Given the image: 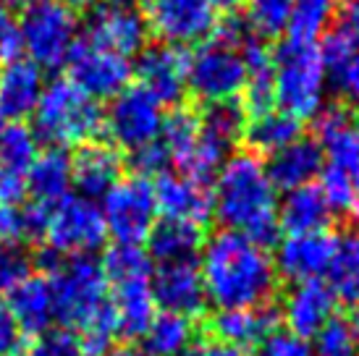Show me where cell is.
<instances>
[{
	"mask_svg": "<svg viewBox=\"0 0 359 356\" xmlns=\"http://www.w3.org/2000/svg\"><path fill=\"white\" fill-rule=\"evenodd\" d=\"M42 262L48 265L55 322L79 333L84 356H100L108 351L110 341L118 333L110 312V283L100 259L92 254L58 257L50 252Z\"/></svg>",
	"mask_w": 359,
	"mask_h": 356,
	"instance_id": "6da1fadb",
	"label": "cell"
},
{
	"mask_svg": "<svg viewBox=\"0 0 359 356\" xmlns=\"http://www.w3.org/2000/svg\"><path fill=\"white\" fill-rule=\"evenodd\" d=\"M200 275L205 299L218 312L268 307L278 280L268 247L233 231H218L205 241Z\"/></svg>",
	"mask_w": 359,
	"mask_h": 356,
	"instance_id": "7a4b0ae2",
	"label": "cell"
},
{
	"mask_svg": "<svg viewBox=\"0 0 359 356\" xmlns=\"http://www.w3.org/2000/svg\"><path fill=\"white\" fill-rule=\"evenodd\" d=\"M212 215L223 231L268 247L278 236V191L273 189L257 155L239 152L220 165L212 181Z\"/></svg>",
	"mask_w": 359,
	"mask_h": 356,
	"instance_id": "3957f363",
	"label": "cell"
},
{
	"mask_svg": "<svg viewBox=\"0 0 359 356\" xmlns=\"http://www.w3.org/2000/svg\"><path fill=\"white\" fill-rule=\"evenodd\" d=\"M315 142L323 149L320 184L330 212H359V116L346 102H333L315 113Z\"/></svg>",
	"mask_w": 359,
	"mask_h": 356,
	"instance_id": "277c9868",
	"label": "cell"
},
{
	"mask_svg": "<svg viewBox=\"0 0 359 356\" xmlns=\"http://www.w3.org/2000/svg\"><path fill=\"white\" fill-rule=\"evenodd\" d=\"M32 131L55 149L81 147L105 131V108L69 79H55L42 89Z\"/></svg>",
	"mask_w": 359,
	"mask_h": 356,
	"instance_id": "5b68a950",
	"label": "cell"
},
{
	"mask_svg": "<svg viewBox=\"0 0 359 356\" xmlns=\"http://www.w3.org/2000/svg\"><path fill=\"white\" fill-rule=\"evenodd\" d=\"M273 55V84L276 108L294 118H309L320 110L325 87V63L318 42L283 40L270 50Z\"/></svg>",
	"mask_w": 359,
	"mask_h": 356,
	"instance_id": "8992f818",
	"label": "cell"
},
{
	"mask_svg": "<svg viewBox=\"0 0 359 356\" xmlns=\"http://www.w3.org/2000/svg\"><path fill=\"white\" fill-rule=\"evenodd\" d=\"M21 48L37 69H58L76 42V13L60 0H32L19 19Z\"/></svg>",
	"mask_w": 359,
	"mask_h": 356,
	"instance_id": "52a82bcc",
	"label": "cell"
},
{
	"mask_svg": "<svg viewBox=\"0 0 359 356\" xmlns=\"http://www.w3.org/2000/svg\"><path fill=\"white\" fill-rule=\"evenodd\" d=\"M247 81V63L239 50L208 37L189 53L187 89L200 105L236 100Z\"/></svg>",
	"mask_w": 359,
	"mask_h": 356,
	"instance_id": "ba28073f",
	"label": "cell"
},
{
	"mask_svg": "<svg viewBox=\"0 0 359 356\" xmlns=\"http://www.w3.org/2000/svg\"><path fill=\"white\" fill-rule=\"evenodd\" d=\"M100 212L105 220V231L110 238H116V244L140 247L142 241L150 238L158 220L152 181L142 176L121 178L102 197Z\"/></svg>",
	"mask_w": 359,
	"mask_h": 356,
	"instance_id": "9c48e42d",
	"label": "cell"
},
{
	"mask_svg": "<svg viewBox=\"0 0 359 356\" xmlns=\"http://www.w3.org/2000/svg\"><path fill=\"white\" fill-rule=\"evenodd\" d=\"M147 34L163 45H200L215 29V8L210 0H140Z\"/></svg>",
	"mask_w": 359,
	"mask_h": 356,
	"instance_id": "30bf717a",
	"label": "cell"
},
{
	"mask_svg": "<svg viewBox=\"0 0 359 356\" xmlns=\"http://www.w3.org/2000/svg\"><path fill=\"white\" fill-rule=\"evenodd\" d=\"M108 238L100 207H95L84 197H66L50 207L45 241L58 257H79L92 254Z\"/></svg>",
	"mask_w": 359,
	"mask_h": 356,
	"instance_id": "8fae6325",
	"label": "cell"
},
{
	"mask_svg": "<svg viewBox=\"0 0 359 356\" xmlns=\"http://www.w3.org/2000/svg\"><path fill=\"white\" fill-rule=\"evenodd\" d=\"M66 71H69L71 84L79 87L92 100L116 97L118 92L129 87L131 74H134L126 55L102 48L90 37H79L71 45Z\"/></svg>",
	"mask_w": 359,
	"mask_h": 356,
	"instance_id": "7c38bea8",
	"label": "cell"
},
{
	"mask_svg": "<svg viewBox=\"0 0 359 356\" xmlns=\"http://www.w3.org/2000/svg\"><path fill=\"white\" fill-rule=\"evenodd\" d=\"M160 123L163 108L137 84L118 92L105 110V131L110 134L113 147L118 144L129 152L158 142Z\"/></svg>",
	"mask_w": 359,
	"mask_h": 356,
	"instance_id": "4fadbf2b",
	"label": "cell"
},
{
	"mask_svg": "<svg viewBox=\"0 0 359 356\" xmlns=\"http://www.w3.org/2000/svg\"><path fill=\"white\" fill-rule=\"evenodd\" d=\"M187 69H189V50L173 45H152L142 50L137 60V87L144 89L160 108L181 105L187 92Z\"/></svg>",
	"mask_w": 359,
	"mask_h": 356,
	"instance_id": "5bb4252c",
	"label": "cell"
},
{
	"mask_svg": "<svg viewBox=\"0 0 359 356\" xmlns=\"http://www.w3.org/2000/svg\"><path fill=\"white\" fill-rule=\"evenodd\" d=\"M84 37L126 58L142 50L147 27L142 19L140 0H100L92 11L90 29Z\"/></svg>",
	"mask_w": 359,
	"mask_h": 356,
	"instance_id": "9a60e30c",
	"label": "cell"
},
{
	"mask_svg": "<svg viewBox=\"0 0 359 356\" xmlns=\"http://www.w3.org/2000/svg\"><path fill=\"white\" fill-rule=\"evenodd\" d=\"M336 249V236L330 231L320 233H299V236H286L276 249V273L297 283L320 280L328 273L330 257Z\"/></svg>",
	"mask_w": 359,
	"mask_h": 356,
	"instance_id": "2e32d148",
	"label": "cell"
},
{
	"mask_svg": "<svg viewBox=\"0 0 359 356\" xmlns=\"http://www.w3.org/2000/svg\"><path fill=\"white\" fill-rule=\"evenodd\" d=\"M152 294L163 312L189 317V320L200 315L208 304L197 262L158 265V270L152 273Z\"/></svg>",
	"mask_w": 359,
	"mask_h": 356,
	"instance_id": "e0dca14e",
	"label": "cell"
},
{
	"mask_svg": "<svg viewBox=\"0 0 359 356\" xmlns=\"http://www.w3.org/2000/svg\"><path fill=\"white\" fill-rule=\"evenodd\" d=\"M155 189V205L165 220H181L191 226H205L212 218V186L197 184L181 173H160Z\"/></svg>",
	"mask_w": 359,
	"mask_h": 356,
	"instance_id": "ac0fdd59",
	"label": "cell"
},
{
	"mask_svg": "<svg viewBox=\"0 0 359 356\" xmlns=\"http://www.w3.org/2000/svg\"><path fill=\"white\" fill-rule=\"evenodd\" d=\"M333 312H336V299L330 288L323 280H309V283H297L286 294L280 317L289 327L286 333L309 341L333 320Z\"/></svg>",
	"mask_w": 359,
	"mask_h": 356,
	"instance_id": "d6986e66",
	"label": "cell"
},
{
	"mask_svg": "<svg viewBox=\"0 0 359 356\" xmlns=\"http://www.w3.org/2000/svg\"><path fill=\"white\" fill-rule=\"evenodd\" d=\"M123 160L118 149L108 142L92 139L87 144L76 149V155L71 158V184L79 189L84 199L105 197L110 189L121 181Z\"/></svg>",
	"mask_w": 359,
	"mask_h": 356,
	"instance_id": "ffe728a7",
	"label": "cell"
},
{
	"mask_svg": "<svg viewBox=\"0 0 359 356\" xmlns=\"http://www.w3.org/2000/svg\"><path fill=\"white\" fill-rule=\"evenodd\" d=\"M210 333L223 346L247 351V348L262 346L273 333H278V312L270 307L215 312L210 322Z\"/></svg>",
	"mask_w": 359,
	"mask_h": 356,
	"instance_id": "44dd1931",
	"label": "cell"
},
{
	"mask_svg": "<svg viewBox=\"0 0 359 356\" xmlns=\"http://www.w3.org/2000/svg\"><path fill=\"white\" fill-rule=\"evenodd\" d=\"M110 312L116 320V333L126 338H142L158 315V301L152 294V278H134L110 283Z\"/></svg>",
	"mask_w": 359,
	"mask_h": 356,
	"instance_id": "7402d4cb",
	"label": "cell"
},
{
	"mask_svg": "<svg viewBox=\"0 0 359 356\" xmlns=\"http://www.w3.org/2000/svg\"><path fill=\"white\" fill-rule=\"evenodd\" d=\"M265 173H268L270 184L276 191H294L312 184L315 176L323 170V149L315 139H297L289 147L273 152L268 158Z\"/></svg>",
	"mask_w": 359,
	"mask_h": 356,
	"instance_id": "603a6c76",
	"label": "cell"
},
{
	"mask_svg": "<svg viewBox=\"0 0 359 356\" xmlns=\"http://www.w3.org/2000/svg\"><path fill=\"white\" fill-rule=\"evenodd\" d=\"M42 95V74L32 60L16 58L0 69V116L6 123L34 113Z\"/></svg>",
	"mask_w": 359,
	"mask_h": 356,
	"instance_id": "cb8c5ba5",
	"label": "cell"
},
{
	"mask_svg": "<svg viewBox=\"0 0 359 356\" xmlns=\"http://www.w3.org/2000/svg\"><path fill=\"white\" fill-rule=\"evenodd\" d=\"M8 309L21 336H40L45 338L50 325L55 322V309H53V291L48 278L32 275L27 278L19 288H13L8 294Z\"/></svg>",
	"mask_w": 359,
	"mask_h": 356,
	"instance_id": "d4e9b609",
	"label": "cell"
},
{
	"mask_svg": "<svg viewBox=\"0 0 359 356\" xmlns=\"http://www.w3.org/2000/svg\"><path fill=\"white\" fill-rule=\"evenodd\" d=\"M320 55L325 74H330L333 87L346 97V105H359V34L333 27L320 45Z\"/></svg>",
	"mask_w": 359,
	"mask_h": 356,
	"instance_id": "484cf974",
	"label": "cell"
},
{
	"mask_svg": "<svg viewBox=\"0 0 359 356\" xmlns=\"http://www.w3.org/2000/svg\"><path fill=\"white\" fill-rule=\"evenodd\" d=\"M330 205L323 189L318 184H307L302 189H294L286 194L283 205H278V226L289 236L299 233H320L328 231L330 223Z\"/></svg>",
	"mask_w": 359,
	"mask_h": 356,
	"instance_id": "4316f807",
	"label": "cell"
},
{
	"mask_svg": "<svg viewBox=\"0 0 359 356\" xmlns=\"http://www.w3.org/2000/svg\"><path fill=\"white\" fill-rule=\"evenodd\" d=\"M27 189L32 194V202H40L45 207L58 205L60 199L69 197L71 189V158L63 149L48 147L45 152H37L27 173Z\"/></svg>",
	"mask_w": 359,
	"mask_h": 356,
	"instance_id": "83f0119b",
	"label": "cell"
},
{
	"mask_svg": "<svg viewBox=\"0 0 359 356\" xmlns=\"http://www.w3.org/2000/svg\"><path fill=\"white\" fill-rule=\"evenodd\" d=\"M244 126L247 113L239 100L205 105V110H200V144L218 158H226V152L244 137Z\"/></svg>",
	"mask_w": 359,
	"mask_h": 356,
	"instance_id": "f1b7e54d",
	"label": "cell"
},
{
	"mask_svg": "<svg viewBox=\"0 0 359 356\" xmlns=\"http://www.w3.org/2000/svg\"><path fill=\"white\" fill-rule=\"evenodd\" d=\"M150 259L158 265H170V262H197V254L205 247L200 226L181 223V220H163L152 228L150 238Z\"/></svg>",
	"mask_w": 359,
	"mask_h": 356,
	"instance_id": "f546056e",
	"label": "cell"
},
{
	"mask_svg": "<svg viewBox=\"0 0 359 356\" xmlns=\"http://www.w3.org/2000/svg\"><path fill=\"white\" fill-rule=\"evenodd\" d=\"M302 129L304 123L299 118H294L289 113H283L280 108H273L262 116H255V118H247V126H244V144H247V152L252 155H273L278 149L289 147L291 142L302 139Z\"/></svg>",
	"mask_w": 359,
	"mask_h": 356,
	"instance_id": "4dcf8cb0",
	"label": "cell"
},
{
	"mask_svg": "<svg viewBox=\"0 0 359 356\" xmlns=\"http://www.w3.org/2000/svg\"><path fill=\"white\" fill-rule=\"evenodd\" d=\"M330 294L336 301L359 304V233H341L336 236V249L328 265Z\"/></svg>",
	"mask_w": 359,
	"mask_h": 356,
	"instance_id": "1f68e13d",
	"label": "cell"
},
{
	"mask_svg": "<svg viewBox=\"0 0 359 356\" xmlns=\"http://www.w3.org/2000/svg\"><path fill=\"white\" fill-rule=\"evenodd\" d=\"M158 142L165 147L168 158L179 168L181 163L194 152L197 142H200V108H191L187 102L173 105L163 116Z\"/></svg>",
	"mask_w": 359,
	"mask_h": 356,
	"instance_id": "d6a6232c",
	"label": "cell"
},
{
	"mask_svg": "<svg viewBox=\"0 0 359 356\" xmlns=\"http://www.w3.org/2000/svg\"><path fill=\"white\" fill-rule=\"evenodd\" d=\"M142 341H144L142 351L144 356H184L194 341V325L189 317L158 312Z\"/></svg>",
	"mask_w": 359,
	"mask_h": 356,
	"instance_id": "836d02e7",
	"label": "cell"
},
{
	"mask_svg": "<svg viewBox=\"0 0 359 356\" xmlns=\"http://www.w3.org/2000/svg\"><path fill=\"white\" fill-rule=\"evenodd\" d=\"M37 158V137L27 123H6L0 129V170L27 176Z\"/></svg>",
	"mask_w": 359,
	"mask_h": 356,
	"instance_id": "e575fe53",
	"label": "cell"
},
{
	"mask_svg": "<svg viewBox=\"0 0 359 356\" xmlns=\"http://www.w3.org/2000/svg\"><path fill=\"white\" fill-rule=\"evenodd\" d=\"M333 19V0H294L289 16V40L315 42Z\"/></svg>",
	"mask_w": 359,
	"mask_h": 356,
	"instance_id": "d590c367",
	"label": "cell"
},
{
	"mask_svg": "<svg viewBox=\"0 0 359 356\" xmlns=\"http://www.w3.org/2000/svg\"><path fill=\"white\" fill-rule=\"evenodd\" d=\"M102 270L108 283H121V280H134V278H152L155 267L147 254V249L142 247H126V244H116L105 252L100 259Z\"/></svg>",
	"mask_w": 359,
	"mask_h": 356,
	"instance_id": "8d00e7d4",
	"label": "cell"
},
{
	"mask_svg": "<svg viewBox=\"0 0 359 356\" xmlns=\"http://www.w3.org/2000/svg\"><path fill=\"white\" fill-rule=\"evenodd\" d=\"M294 0H247V27L255 37L276 40L289 27Z\"/></svg>",
	"mask_w": 359,
	"mask_h": 356,
	"instance_id": "74e56055",
	"label": "cell"
},
{
	"mask_svg": "<svg viewBox=\"0 0 359 356\" xmlns=\"http://www.w3.org/2000/svg\"><path fill=\"white\" fill-rule=\"evenodd\" d=\"M312 341H315L312 356H359V346L351 336L349 322L336 320V317Z\"/></svg>",
	"mask_w": 359,
	"mask_h": 356,
	"instance_id": "f35d334b",
	"label": "cell"
},
{
	"mask_svg": "<svg viewBox=\"0 0 359 356\" xmlns=\"http://www.w3.org/2000/svg\"><path fill=\"white\" fill-rule=\"evenodd\" d=\"M27 278H32V262L19 247L0 249V296H8Z\"/></svg>",
	"mask_w": 359,
	"mask_h": 356,
	"instance_id": "ab89813d",
	"label": "cell"
},
{
	"mask_svg": "<svg viewBox=\"0 0 359 356\" xmlns=\"http://www.w3.org/2000/svg\"><path fill=\"white\" fill-rule=\"evenodd\" d=\"M168 163H170L168 152H165V147H163L160 142H152V144H147V147L129 152L131 170H134V176H142V178L165 173V165H168Z\"/></svg>",
	"mask_w": 359,
	"mask_h": 356,
	"instance_id": "60d3db41",
	"label": "cell"
},
{
	"mask_svg": "<svg viewBox=\"0 0 359 356\" xmlns=\"http://www.w3.org/2000/svg\"><path fill=\"white\" fill-rule=\"evenodd\" d=\"M21 348H24V336L11 315L8 301L0 296V356H19Z\"/></svg>",
	"mask_w": 359,
	"mask_h": 356,
	"instance_id": "b9f144b4",
	"label": "cell"
},
{
	"mask_svg": "<svg viewBox=\"0 0 359 356\" xmlns=\"http://www.w3.org/2000/svg\"><path fill=\"white\" fill-rule=\"evenodd\" d=\"M259 356H312V346L291 333H273L259 346Z\"/></svg>",
	"mask_w": 359,
	"mask_h": 356,
	"instance_id": "7bdbcfd3",
	"label": "cell"
},
{
	"mask_svg": "<svg viewBox=\"0 0 359 356\" xmlns=\"http://www.w3.org/2000/svg\"><path fill=\"white\" fill-rule=\"evenodd\" d=\"M21 32L19 21L11 16L6 8H0V63L6 66L21 55Z\"/></svg>",
	"mask_w": 359,
	"mask_h": 356,
	"instance_id": "ee69618b",
	"label": "cell"
},
{
	"mask_svg": "<svg viewBox=\"0 0 359 356\" xmlns=\"http://www.w3.org/2000/svg\"><path fill=\"white\" fill-rule=\"evenodd\" d=\"M21 238H24L21 207H6V205H0V244L3 247H16Z\"/></svg>",
	"mask_w": 359,
	"mask_h": 356,
	"instance_id": "f6af8a7d",
	"label": "cell"
},
{
	"mask_svg": "<svg viewBox=\"0 0 359 356\" xmlns=\"http://www.w3.org/2000/svg\"><path fill=\"white\" fill-rule=\"evenodd\" d=\"M184 356H247V351L223 346L218 341H208V343H200V346H191Z\"/></svg>",
	"mask_w": 359,
	"mask_h": 356,
	"instance_id": "bcb514c9",
	"label": "cell"
},
{
	"mask_svg": "<svg viewBox=\"0 0 359 356\" xmlns=\"http://www.w3.org/2000/svg\"><path fill=\"white\" fill-rule=\"evenodd\" d=\"M336 27L349 34H359V0H346V6L341 8Z\"/></svg>",
	"mask_w": 359,
	"mask_h": 356,
	"instance_id": "7dc6e473",
	"label": "cell"
},
{
	"mask_svg": "<svg viewBox=\"0 0 359 356\" xmlns=\"http://www.w3.org/2000/svg\"><path fill=\"white\" fill-rule=\"evenodd\" d=\"M60 3H63V6H66V8H71V11H74V13H76V11L95 8V6H97V3H100V0H60Z\"/></svg>",
	"mask_w": 359,
	"mask_h": 356,
	"instance_id": "c3c4849f",
	"label": "cell"
},
{
	"mask_svg": "<svg viewBox=\"0 0 359 356\" xmlns=\"http://www.w3.org/2000/svg\"><path fill=\"white\" fill-rule=\"evenodd\" d=\"M100 356H144L140 348L134 346H116V348H108V351H102Z\"/></svg>",
	"mask_w": 359,
	"mask_h": 356,
	"instance_id": "681fc988",
	"label": "cell"
},
{
	"mask_svg": "<svg viewBox=\"0 0 359 356\" xmlns=\"http://www.w3.org/2000/svg\"><path fill=\"white\" fill-rule=\"evenodd\" d=\"M212 3V8H220V11H226V13H233V11L239 8L244 0H210Z\"/></svg>",
	"mask_w": 359,
	"mask_h": 356,
	"instance_id": "f907efd6",
	"label": "cell"
},
{
	"mask_svg": "<svg viewBox=\"0 0 359 356\" xmlns=\"http://www.w3.org/2000/svg\"><path fill=\"white\" fill-rule=\"evenodd\" d=\"M349 327H351V336H354V341H357V346H359V304H357V309H354V315H351Z\"/></svg>",
	"mask_w": 359,
	"mask_h": 356,
	"instance_id": "816d5d0a",
	"label": "cell"
},
{
	"mask_svg": "<svg viewBox=\"0 0 359 356\" xmlns=\"http://www.w3.org/2000/svg\"><path fill=\"white\" fill-rule=\"evenodd\" d=\"M19 356H45V354H42V351H40V348H32V351H29V354H19Z\"/></svg>",
	"mask_w": 359,
	"mask_h": 356,
	"instance_id": "f5cc1de1",
	"label": "cell"
},
{
	"mask_svg": "<svg viewBox=\"0 0 359 356\" xmlns=\"http://www.w3.org/2000/svg\"><path fill=\"white\" fill-rule=\"evenodd\" d=\"M32 0H13V3H11V6H29Z\"/></svg>",
	"mask_w": 359,
	"mask_h": 356,
	"instance_id": "db71d44e",
	"label": "cell"
},
{
	"mask_svg": "<svg viewBox=\"0 0 359 356\" xmlns=\"http://www.w3.org/2000/svg\"><path fill=\"white\" fill-rule=\"evenodd\" d=\"M3 126H6V118H3V116H0V129H3Z\"/></svg>",
	"mask_w": 359,
	"mask_h": 356,
	"instance_id": "11a10c76",
	"label": "cell"
}]
</instances>
